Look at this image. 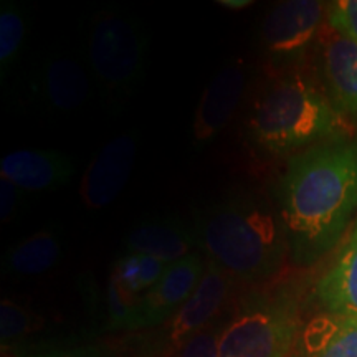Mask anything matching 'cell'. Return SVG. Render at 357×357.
<instances>
[{"instance_id": "cell-9", "label": "cell", "mask_w": 357, "mask_h": 357, "mask_svg": "<svg viewBox=\"0 0 357 357\" xmlns=\"http://www.w3.org/2000/svg\"><path fill=\"white\" fill-rule=\"evenodd\" d=\"M247 88V66L236 58L217 71L204 89L192 123V136L204 146L218 136L231 121Z\"/></svg>"}, {"instance_id": "cell-4", "label": "cell", "mask_w": 357, "mask_h": 357, "mask_svg": "<svg viewBox=\"0 0 357 357\" xmlns=\"http://www.w3.org/2000/svg\"><path fill=\"white\" fill-rule=\"evenodd\" d=\"M266 284L236 301L218 337V357H291L301 333L298 301Z\"/></svg>"}, {"instance_id": "cell-22", "label": "cell", "mask_w": 357, "mask_h": 357, "mask_svg": "<svg viewBox=\"0 0 357 357\" xmlns=\"http://www.w3.org/2000/svg\"><path fill=\"white\" fill-rule=\"evenodd\" d=\"M223 324H225V319L208 326L189 342H185L174 357H218V337H220Z\"/></svg>"}, {"instance_id": "cell-17", "label": "cell", "mask_w": 357, "mask_h": 357, "mask_svg": "<svg viewBox=\"0 0 357 357\" xmlns=\"http://www.w3.org/2000/svg\"><path fill=\"white\" fill-rule=\"evenodd\" d=\"M61 252L60 234L43 229L8 248L3 255V268L19 276L43 275L61 260Z\"/></svg>"}, {"instance_id": "cell-3", "label": "cell", "mask_w": 357, "mask_h": 357, "mask_svg": "<svg viewBox=\"0 0 357 357\" xmlns=\"http://www.w3.org/2000/svg\"><path fill=\"white\" fill-rule=\"evenodd\" d=\"M341 113L301 71H281L253 105L248 132L261 153L280 158L344 136Z\"/></svg>"}, {"instance_id": "cell-19", "label": "cell", "mask_w": 357, "mask_h": 357, "mask_svg": "<svg viewBox=\"0 0 357 357\" xmlns=\"http://www.w3.org/2000/svg\"><path fill=\"white\" fill-rule=\"evenodd\" d=\"M26 37V13L19 3L6 0L0 7V71L7 73L24 48Z\"/></svg>"}, {"instance_id": "cell-7", "label": "cell", "mask_w": 357, "mask_h": 357, "mask_svg": "<svg viewBox=\"0 0 357 357\" xmlns=\"http://www.w3.org/2000/svg\"><path fill=\"white\" fill-rule=\"evenodd\" d=\"M328 6L316 0H287L266 13L261 25V47L271 66L296 70L323 26Z\"/></svg>"}, {"instance_id": "cell-12", "label": "cell", "mask_w": 357, "mask_h": 357, "mask_svg": "<svg viewBox=\"0 0 357 357\" xmlns=\"http://www.w3.org/2000/svg\"><path fill=\"white\" fill-rule=\"evenodd\" d=\"M321 71L339 113L357 116V43L336 32L321 43Z\"/></svg>"}, {"instance_id": "cell-10", "label": "cell", "mask_w": 357, "mask_h": 357, "mask_svg": "<svg viewBox=\"0 0 357 357\" xmlns=\"http://www.w3.org/2000/svg\"><path fill=\"white\" fill-rule=\"evenodd\" d=\"M205 265L207 258L199 252L190 253L189 257L169 265L158 284L142 298L137 312L136 331L159 328L171 319L195 291L205 271Z\"/></svg>"}, {"instance_id": "cell-2", "label": "cell", "mask_w": 357, "mask_h": 357, "mask_svg": "<svg viewBox=\"0 0 357 357\" xmlns=\"http://www.w3.org/2000/svg\"><path fill=\"white\" fill-rule=\"evenodd\" d=\"M192 231L208 260L236 283L265 284L289 257L278 207L255 192H234L218 199L199 213Z\"/></svg>"}, {"instance_id": "cell-8", "label": "cell", "mask_w": 357, "mask_h": 357, "mask_svg": "<svg viewBox=\"0 0 357 357\" xmlns=\"http://www.w3.org/2000/svg\"><path fill=\"white\" fill-rule=\"evenodd\" d=\"M136 154L134 131L119 134L98 151L79 184V195L88 208H105L118 199L131 176Z\"/></svg>"}, {"instance_id": "cell-20", "label": "cell", "mask_w": 357, "mask_h": 357, "mask_svg": "<svg viewBox=\"0 0 357 357\" xmlns=\"http://www.w3.org/2000/svg\"><path fill=\"white\" fill-rule=\"evenodd\" d=\"M42 328V321L37 314L29 311L20 303L13 300H2L0 305V333H2V346L12 347L19 344L35 331Z\"/></svg>"}, {"instance_id": "cell-11", "label": "cell", "mask_w": 357, "mask_h": 357, "mask_svg": "<svg viewBox=\"0 0 357 357\" xmlns=\"http://www.w3.org/2000/svg\"><path fill=\"white\" fill-rule=\"evenodd\" d=\"M77 171L75 159L48 149H22L7 154L0 162V177L26 194L60 189Z\"/></svg>"}, {"instance_id": "cell-13", "label": "cell", "mask_w": 357, "mask_h": 357, "mask_svg": "<svg viewBox=\"0 0 357 357\" xmlns=\"http://www.w3.org/2000/svg\"><path fill=\"white\" fill-rule=\"evenodd\" d=\"M316 298L329 314L357 318V218L336 260L316 283Z\"/></svg>"}, {"instance_id": "cell-23", "label": "cell", "mask_w": 357, "mask_h": 357, "mask_svg": "<svg viewBox=\"0 0 357 357\" xmlns=\"http://www.w3.org/2000/svg\"><path fill=\"white\" fill-rule=\"evenodd\" d=\"M29 208L26 192L22 190L7 178L0 177V220L12 223L20 220Z\"/></svg>"}, {"instance_id": "cell-18", "label": "cell", "mask_w": 357, "mask_h": 357, "mask_svg": "<svg viewBox=\"0 0 357 357\" xmlns=\"http://www.w3.org/2000/svg\"><path fill=\"white\" fill-rule=\"evenodd\" d=\"M167 266L153 257L126 253L114 263L109 280L124 296L141 301L162 278Z\"/></svg>"}, {"instance_id": "cell-25", "label": "cell", "mask_w": 357, "mask_h": 357, "mask_svg": "<svg viewBox=\"0 0 357 357\" xmlns=\"http://www.w3.org/2000/svg\"><path fill=\"white\" fill-rule=\"evenodd\" d=\"M218 6L229 10H243L250 6H253L252 0H218Z\"/></svg>"}, {"instance_id": "cell-21", "label": "cell", "mask_w": 357, "mask_h": 357, "mask_svg": "<svg viewBox=\"0 0 357 357\" xmlns=\"http://www.w3.org/2000/svg\"><path fill=\"white\" fill-rule=\"evenodd\" d=\"M326 22L333 32L357 43V0H336L328 3Z\"/></svg>"}, {"instance_id": "cell-16", "label": "cell", "mask_w": 357, "mask_h": 357, "mask_svg": "<svg viewBox=\"0 0 357 357\" xmlns=\"http://www.w3.org/2000/svg\"><path fill=\"white\" fill-rule=\"evenodd\" d=\"M42 93L47 105L56 113L78 111L91 95L86 70L71 56L52 58L42 73Z\"/></svg>"}, {"instance_id": "cell-5", "label": "cell", "mask_w": 357, "mask_h": 357, "mask_svg": "<svg viewBox=\"0 0 357 357\" xmlns=\"http://www.w3.org/2000/svg\"><path fill=\"white\" fill-rule=\"evenodd\" d=\"M88 65L111 100L131 95L146 70L149 35L136 17L123 10H102L88 35Z\"/></svg>"}, {"instance_id": "cell-15", "label": "cell", "mask_w": 357, "mask_h": 357, "mask_svg": "<svg viewBox=\"0 0 357 357\" xmlns=\"http://www.w3.org/2000/svg\"><path fill=\"white\" fill-rule=\"evenodd\" d=\"M291 357H357V318L318 316L301 329Z\"/></svg>"}, {"instance_id": "cell-24", "label": "cell", "mask_w": 357, "mask_h": 357, "mask_svg": "<svg viewBox=\"0 0 357 357\" xmlns=\"http://www.w3.org/2000/svg\"><path fill=\"white\" fill-rule=\"evenodd\" d=\"M25 357H126V354L109 344H86L70 349L37 351Z\"/></svg>"}, {"instance_id": "cell-14", "label": "cell", "mask_w": 357, "mask_h": 357, "mask_svg": "<svg viewBox=\"0 0 357 357\" xmlns=\"http://www.w3.org/2000/svg\"><path fill=\"white\" fill-rule=\"evenodd\" d=\"M197 247L194 231L174 218H153L137 223L124 240L126 253L153 257L172 265L189 257Z\"/></svg>"}, {"instance_id": "cell-1", "label": "cell", "mask_w": 357, "mask_h": 357, "mask_svg": "<svg viewBox=\"0 0 357 357\" xmlns=\"http://www.w3.org/2000/svg\"><path fill=\"white\" fill-rule=\"evenodd\" d=\"M276 207L294 265H312L331 252L357 211V137L344 134L294 154Z\"/></svg>"}, {"instance_id": "cell-6", "label": "cell", "mask_w": 357, "mask_h": 357, "mask_svg": "<svg viewBox=\"0 0 357 357\" xmlns=\"http://www.w3.org/2000/svg\"><path fill=\"white\" fill-rule=\"evenodd\" d=\"M236 281L215 261L208 260L195 291L171 319L160 324L153 336H147L137 357H174L185 342L208 326L223 319L229 310L231 289Z\"/></svg>"}]
</instances>
